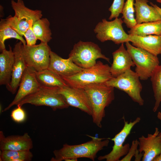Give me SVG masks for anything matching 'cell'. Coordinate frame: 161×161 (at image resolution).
Here are the masks:
<instances>
[{
  "label": "cell",
  "instance_id": "obj_17",
  "mask_svg": "<svg viewBox=\"0 0 161 161\" xmlns=\"http://www.w3.org/2000/svg\"><path fill=\"white\" fill-rule=\"evenodd\" d=\"M48 69L61 77L74 75L84 69L77 65L69 58H63L52 51Z\"/></svg>",
  "mask_w": 161,
  "mask_h": 161
},
{
  "label": "cell",
  "instance_id": "obj_5",
  "mask_svg": "<svg viewBox=\"0 0 161 161\" xmlns=\"http://www.w3.org/2000/svg\"><path fill=\"white\" fill-rule=\"evenodd\" d=\"M11 7L15 12L14 16L11 15L6 19L11 27L22 36H24L30 25L42 18L41 10H33L26 7L22 0L11 1Z\"/></svg>",
  "mask_w": 161,
  "mask_h": 161
},
{
  "label": "cell",
  "instance_id": "obj_10",
  "mask_svg": "<svg viewBox=\"0 0 161 161\" xmlns=\"http://www.w3.org/2000/svg\"><path fill=\"white\" fill-rule=\"evenodd\" d=\"M48 43L29 46L21 45V52L27 67L35 72L48 68L50 60L51 49Z\"/></svg>",
  "mask_w": 161,
  "mask_h": 161
},
{
  "label": "cell",
  "instance_id": "obj_6",
  "mask_svg": "<svg viewBox=\"0 0 161 161\" xmlns=\"http://www.w3.org/2000/svg\"><path fill=\"white\" fill-rule=\"evenodd\" d=\"M69 58L77 65L83 69L92 66L96 63V60L98 58L110 62V59L102 53L98 45L92 42L80 41L75 44Z\"/></svg>",
  "mask_w": 161,
  "mask_h": 161
},
{
  "label": "cell",
  "instance_id": "obj_8",
  "mask_svg": "<svg viewBox=\"0 0 161 161\" xmlns=\"http://www.w3.org/2000/svg\"><path fill=\"white\" fill-rule=\"evenodd\" d=\"M138 75L130 69L118 76L113 78L105 83L127 93L133 101L139 105H143L144 100L141 95L142 86Z\"/></svg>",
  "mask_w": 161,
  "mask_h": 161
},
{
  "label": "cell",
  "instance_id": "obj_15",
  "mask_svg": "<svg viewBox=\"0 0 161 161\" xmlns=\"http://www.w3.org/2000/svg\"><path fill=\"white\" fill-rule=\"evenodd\" d=\"M22 44L21 41L17 42L13 50L15 55V62L10 82L6 86L7 90L13 94L16 93L24 73L27 67L22 53Z\"/></svg>",
  "mask_w": 161,
  "mask_h": 161
},
{
  "label": "cell",
  "instance_id": "obj_24",
  "mask_svg": "<svg viewBox=\"0 0 161 161\" xmlns=\"http://www.w3.org/2000/svg\"><path fill=\"white\" fill-rule=\"evenodd\" d=\"M50 25L49 21L46 18H41L34 23L32 29L37 40H40L41 42L48 43L52 39Z\"/></svg>",
  "mask_w": 161,
  "mask_h": 161
},
{
  "label": "cell",
  "instance_id": "obj_1",
  "mask_svg": "<svg viewBox=\"0 0 161 161\" xmlns=\"http://www.w3.org/2000/svg\"><path fill=\"white\" fill-rule=\"evenodd\" d=\"M88 136L92 138L90 141L76 145L65 143L61 149L54 150V157L50 160L62 161L70 159L87 158L94 161L97 153L107 146L109 141V139L104 140V138Z\"/></svg>",
  "mask_w": 161,
  "mask_h": 161
},
{
  "label": "cell",
  "instance_id": "obj_13",
  "mask_svg": "<svg viewBox=\"0 0 161 161\" xmlns=\"http://www.w3.org/2000/svg\"><path fill=\"white\" fill-rule=\"evenodd\" d=\"M40 86L35 72L27 67L23 75L14 99L3 111H6L13 106L16 105L24 97L36 91Z\"/></svg>",
  "mask_w": 161,
  "mask_h": 161
},
{
  "label": "cell",
  "instance_id": "obj_19",
  "mask_svg": "<svg viewBox=\"0 0 161 161\" xmlns=\"http://www.w3.org/2000/svg\"><path fill=\"white\" fill-rule=\"evenodd\" d=\"M129 35V41L133 46L142 48L155 56L161 54V35Z\"/></svg>",
  "mask_w": 161,
  "mask_h": 161
},
{
  "label": "cell",
  "instance_id": "obj_7",
  "mask_svg": "<svg viewBox=\"0 0 161 161\" xmlns=\"http://www.w3.org/2000/svg\"><path fill=\"white\" fill-rule=\"evenodd\" d=\"M125 43L127 49L136 66L135 72L140 80H147L159 65L157 56L142 48L133 46L129 42Z\"/></svg>",
  "mask_w": 161,
  "mask_h": 161
},
{
  "label": "cell",
  "instance_id": "obj_18",
  "mask_svg": "<svg viewBox=\"0 0 161 161\" xmlns=\"http://www.w3.org/2000/svg\"><path fill=\"white\" fill-rule=\"evenodd\" d=\"M113 61L110 71L113 78L116 77L134 67L135 64L130 54L125 47L123 43L112 53Z\"/></svg>",
  "mask_w": 161,
  "mask_h": 161
},
{
  "label": "cell",
  "instance_id": "obj_34",
  "mask_svg": "<svg viewBox=\"0 0 161 161\" xmlns=\"http://www.w3.org/2000/svg\"><path fill=\"white\" fill-rule=\"evenodd\" d=\"M153 161H161V152L158 156L154 159Z\"/></svg>",
  "mask_w": 161,
  "mask_h": 161
},
{
  "label": "cell",
  "instance_id": "obj_28",
  "mask_svg": "<svg viewBox=\"0 0 161 161\" xmlns=\"http://www.w3.org/2000/svg\"><path fill=\"white\" fill-rule=\"evenodd\" d=\"M134 0H127L124 4L122 12L123 22L127 27L130 29L137 24L134 15Z\"/></svg>",
  "mask_w": 161,
  "mask_h": 161
},
{
  "label": "cell",
  "instance_id": "obj_4",
  "mask_svg": "<svg viewBox=\"0 0 161 161\" xmlns=\"http://www.w3.org/2000/svg\"><path fill=\"white\" fill-rule=\"evenodd\" d=\"M59 88L41 86L36 91L24 97L16 105L22 106L29 103L36 106H46L54 111L67 108L69 106L63 96L58 92Z\"/></svg>",
  "mask_w": 161,
  "mask_h": 161
},
{
  "label": "cell",
  "instance_id": "obj_2",
  "mask_svg": "<svg viewBox=\"0 0 161 161\" xmlns=\"http://www.w3.org/2000/svg\"><path fill=\"white\" fill-rule=\"evenodd\" d=\"M114 88L105 83L91 84L83 88L92 106L93 122L100 128L102 127L101 123L105 116V108L114 100Z\"/></svg>",
  "mask_w": 161,
  "mask_h": 161
},
{
  "label": "cell",
  "instance_id": "obj_35",
  "mask_svg": "<svg viewBox=\"0 0 161 161\" xmlns=\"http://www.w3.org/2000/svg\"><path fill=\"white\" fill-rule=\"evenodd\" d=\"M157 118L161 121V112H159L158 113L157 115ZM159 135L161 137V132H159Z\"/></svg>",
  "mask_w": 161,
  "mask_h": 161
},
{
  "label": "cell",
  "instance_id": "obj_30",
  "mask_svg": "<svg viewBox=\"0 0 161 161\" xmlns=\"http://www.w3.org/2000/svg\"><path fill=\"white\" fill-rule=\"evenodd\" d=\"M17 107L11 112L10 116L13 120L16 122L21 123L25 121L26 114L21 106L17 105Z\"/></svg>",
  "mask_w": 161,
  "mask_h": 161
},
{
  "label": "cell",
  "instance_id": "obj_31",
  "mask_svg": "<svg viewBox=\"0 0 161 161\" xmlns=\"http://www.w3.org/2000/svg\"><path fill=\"white\" fill-rule=\"evenodd\" d=\"M138 146L139 141L137 139L133 140L128 153L120 161H131L134 156H135L139 152L138 150H137V147Z\"/></svg>",
  "mask_w": 161,
  "mask_h": 161
},
{
  "label": "cell",
  "instance_id": "obj_32",
  "mask_svg": "<svg viewBox=\"0 0 161 161\" xmlns=\"http://www.w3.org/2000/svg\"><path fill=\"white\" fill-rule=\"evenodd\" d=\"M26 41V45L31 46L35 45L38 40L32 29V26H29L24 36Z\"/></svg>",
  "mask_w": 161,
  "mask_h": 161
},
{
  "label": "cell",
  "instance_id": "obj_20",
  "mask_svg": "<svg viewBox=\"0 0 161 161\" xmlns=\"http://www.w3.org/2000/svg\"><path fill=\"white\" fill-rule=\"evenodd\" d=\"M135 20L137 24L161 20V16L153 6L149 5L148 0H135Z\"/></svg>",
  "mask_w": 161,
  "mask_h": 161
},
{
  "label": "cell",
  "instance_id": "obj_12",
  "mask_svg": "<svg viewBox=\"0 0 161 161\" xmlns=\"http://www.w3.org/2000/svg\"><path fill=\"white\" fill-rule=\"evenodd\" d=\"M58 92L63 96L69 106L78 108L92 116V106L88 95L84 89L68 86L59 88Z\"/></svg>",
  "mask_w": 161,
  "mask_h": 161
},
{
  "label": "cell",
  "instance_id": "obj_37",
  "mask_svg": "<svg viewBox=\"0 0 161 161\" xmlns=\"http://www.w3.org/2000/svg\"></svg>",
  "mask_w": 161,
  "mask_h": 161
},
{
  "label": "cell",
  "instance_id": "obj_16",
  "mask_svg": "<svg viewBox=\"0 0 161 161\" xmlns=\"http://www.w3.org/2000/svg\"><path fill=\"white\" fill-rule=\"evenodd\" d=\"M32 141L27 133L23 135L5 137L0 131V149L1 151H27L33 148Z\"/></svg>",
  "mask_w": 161,
  "mask_h": 161
},
{
  "label": "cell",
  "instance_id": "obj_21",
  "mask_svg": "<svg viewBox=\"0 0 161 161\" xmlns=\"http://www.w3.org/2000/svg\"><path fill=\"white\" fill-rule=\"evenodd\" d=\"M9 46V50L4 49L0 54V84L6 86L11 80L15 59L13 50Z\"/></svg>",
  "mask_w": 161,
  "mask_h": 161
},
{
  "label": "cell",
  "instance_id": "obj_25",
  "mask_svg": "<svg viewBox=\"0 0 161 161\" xmlns=\"http://www.w3.org/2000/svg\"><path fill=\"white\" fill-rule=\"evenodd\" d=\"M14 38L21 41L23 45L27 44L26 41L22 36L13 29L7 22L6 19H1L0 22V51L6 49L4 42L6 40Z\"/></svg>",
  "mask_w": 161,
  "mask_h": 161
},
{
  "label": "cell",
  "instance_id": "obj_26",
  "mask_svg": "<svg viewBox=\"0 0 161 161\" xmlns=\"http://www.w3.org/2000/svg\"><path fill=\"white\" fill-rule=\"evenodd\" d=\"M1 161H30L33 155L30 150L0 151Z\"/></svg>",
  "mask_w": 161,
  "mask_h": 161
},
{
  "label": "cell",
  "instance_id": "obj_23",
  "mask_svg": "<svg viewBox=\"0 0 161 161\" xmlns=\"http://www.w3.org/2000/svg\"><path fill=\"white\" fill-rule=\"evenodd\" d=\"M128 32L129 34L140 36L161 35V20L137 24Z\"/></svg>",
  "mask_w": 161,
  "mask_h": 161
},
{
  "label": "cell",
  "instance_id": "obj_33",
  "mask_svg": "<svg viewBox=\"0 0 161 161\" xmlns=\"http://www.w3.org/2000/svg\"><path fill=\"white\" fill-rule=\"evenodd\" d=\"M150 4L151 6H153L157 9L161 16V8L159 7L157 5L154 4L152 2H150Z\"/></svg>",
  "mask_w": 161,
  "mask_h": 161
},
{
  "label": "cell",
  "instance_id": "obj_27",
  "mask_svg": "<svg viewBox=\"0 0 161 161\" xmlns=\"http://www.w3.org/2000/svg\"><path fill=\"white\" fill-rule=\"evenodd\" d=\"M150 78L155 101L153 110L155 112L161 102V65L157 68Z\"/></svg>",
  "mask_w": 161,
  "mask_h": 161
},
{
  "label": "cell",
  "instance_id": "obj_22",
  "mask_svg": "<svg viewBox=\"0 0 161 161\" xmlns=\"http://www.w3.org/2000/svg\"><path fill=\"white\" fill-rule=\"evenodd\" d=\"M35 72L37 79L41 86L60 88L69 86L61 76L48 69Z\"/></svg>",
  "mask_w": 161,
  "mask_h": 161
},
{
  "label": "cell",
  "instance_id": "obj_29",
  "mask_svg": "<svg viewBox=\"0 0 161 161\" xmlns=\"http://www.w3.org/2000/svg\"><path fill=\"white\" fill-rule=\"evenodd\" d=\"M124 0H114L109 10L111 13L109 19L111 20L114 18H118L122 13L124 4Z\"/></svg>",
  "mask_w": 161,
  "mask_h": 161
},
{
  "label": "cell",
  "instance_id": "obj_9",
  "mask_svg": "<svg viewBox=\"0 0 161 161\" xmlns=\"http://www.w3.org/2000/svg\"><path fill=\"white\" fill-rule=\"evenodd\" d=\"M123 23L122 19L118 17L110 21L103 19L94 30L97 38L102 42L111 41L117 44L129 42V35L122 26Z\"/></svg>",
  "mask_w": 161,
  "mask_h": 161
},
{
  "label": "cell",
  "instance_id": "obj_14",
  "mask_svg": "<svg viewBox=\"0 0 161 161\" xmlns=\"http://www.w3.org/2000/svg\"><path fill=\"white\" fill-rule=\"evenodd\" d=\"M160 131L156 128L153 134H148L147 137L142 135L139 138L138 149L140 153L143 152V161H153L161 152V137Z\"/></svg>",
  "mask_w": 161,
  "mask_h": 161
},
{
  "label": "cell",
  "instance_id": "obj_3",
  "mask_svg": "<svg viewBox=\"0 0 161 161\" xmlns=\"http://www.w3.org/2000/svg\"><path fill=\"white\" fill-rule=\"evenodd\" d=\"M61 77L69 86L83 89L91 84L105 83L113 78L110 66L100 61H97L92 66L84 69L74 75Z\"/></svg>",
  "mask_w": 161,
  "mask_h": 161
},
{
  "label": "cell",
  "instance_id": "obj_11",
  "mask_svg": "<svg viewBox=\"0 0 161 161\" xmlns=\"http://www.w3.org/2000/svg\"><path fill=\"white\" fill-rule=\"evenodd\" d=\"M124 125L122 130L112 138L110 139L114 142L111 151L108 154L100 156L98 157L99 160H106V161H119L122 157L125 156L130 149V145L126 143L123 145L126 138L129 134L134 126L139 123L140 118L137 117L133 121H126L124 117Z\"/></svg>",
  "mask_w": 161,
  "mask_h": 161
},
{
  "label": "cell",
  "instance_id": "obj_36",
  "mask_svg": "<svg viewBox=\"0 0 161 161\" xmlns=\"http://www.w3.org/2000/svg\"><path fill=\"white\" fill-rule=\"evenodd\" d=\"M156 1L157 2L161 3V0H157Z\"/></svg>",
  "mask_w": 161,
  "mask_h": 161
}]
</instances>
